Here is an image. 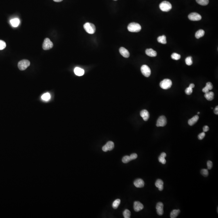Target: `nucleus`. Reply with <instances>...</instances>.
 Segmentation results:
<instances>
[{
    "instance_id": "nucleus-17",
    "label": "nucleus",
    "mask_w": 218,
    "mask_h": 218,
    "mask_svg": "<svg viewBox=\"0 0 218 218\" xmlns=\"http://www.w3.org/2000/svg\"><path fill=\"white\" fill-rule=\"evenodd\" d=\"M74 72L75 74L78 76H82L84 74V71L83 69L79 67H76L74 70Z\"/></svg>"
},
{
    "instance_id": "nucleus-32",
    "label": "nucleus",
    "mask_w": 218,
    "mask_h": 218,
    "mask_svg": "<svg viewBox=\"0 0 218 218\" xmlns=\"http://www.w3.org/2000/svg\"><path fill=\"white\" fill-rule=\"evenodd\" d=\"M130 161H131V159H130V157L129 156H126L123 157L122 159V161L124 163H127L129 162Z\"/></svg>"
},
{
    "instance_id": "nucleus-9",
    "label": "nucleus",
    "mask_w": 218,
    "mask_h": 218,
    "mask_svg": "<svg viewBox=\"0 0 218 218\" xmlns=\"http://www.w3.org/2000/svg\"><path fill=\"white\" fill-rule=\"evenodd\" d=\"M188 18L190 20L193 21H197L200 20L202 19V16L200 15L197 13H191L188 16Z\"/></svg>"
},
{
    "instance_id": "nucleus-16",
    "label": "nucleus",
    "mask_w": 218,
    "mask_h": 218,
    "mask_svg": "<svg viewBox=\"0 0 218 218\" xmlns=\"http://www.w3.org/2000/svg\"><path fill=\"white\" fill-rule=\"evenodd\" d=\"M145 53L147 55L151 57H155L156 56L157 53L155 50H153L152 48H148L145 50Z\"/></svg>"
},
{
    "instance_id": "nucleus-24",
    "label": "nucleus",
    "mask_w": 218,
    "mask_h": 218,
    "mask_svg": "<svg viewBox=\"0 0 218 218\" xmlns=\"http://www.w3.org/2000/svg\"><path fill=\"white\" fill-rule=\"evenodd\" d=\"M180 212V210H173L171 212V218H175L178 216L179 213Z\"/></svg>"
},
{
    "instance_id": "nucleus-27",
    "label": "nucleus",
    "mask_w": 218,
    "mask_h": 218,
    "mask_svg": "<svg viewBox=\"0 0 218 218\" xmlns=\"http://www.w3.org/2000/svg\"><path fill=\"white\" fill-rule=\"evenodd\" d=\"M41 98L43 100H44V101H48L50 99V94L48 93H45L42 95Z\"/></svg>"
},
{
    "instance_id": "nucleus-25",
    "label": "nucleus",
    "mask_w": 218,
    "mask_h": 218,
    "mask_svg": "<svg viewBox=\"0 0 218 218\" xmlns=\"http://www.w3.org/2000/svg\"><path fill=\"white\" fill-rule=\"evenodd\" d=\"M106 145L107 147L108 148V151H111L113 149V148L114 147V144L112 142H111V141H109V142H108Z\"/></svg>"
},
{
    "instance_id": "nucleus-39",
    "label": "nucleus",
    "mask_w": 218,
    "mask_h": 218,
    "mask_svg": "<svg viewBox=\"0 0 218 218\" xmlns=\"http://www.w3.org/2000/svg\"><path fill=\"white\" fill-rule=\"evenodd\" d=\"M129 157H130L131 160H135L137 158V155L136 153H133V154H131Z\"/></svg>"
},
{
    "instance_id": "nucleus-38",
    "label": "nucleus",
    "mask_w": 218,
    "mask_h": 218,
    "mask_svg": "<svg viewBox=\"0 0 218 218\" xmlns=\"http://www.w3.org/2000/svg\"><path fill=\"white\" fill-rule=\"evenodd\" d=\"M205 136V132H203L202 133H201L199 135H198V138L199 140H202L204 138Z\"/></svg>"
},
{
    "instance_id": "nucleus-21",
    "label": "nucleus",
    "mask_w": 218,
    "mask_h": 218,
    "mask_svg": "<svg viewBox=\"0 0 218 218\" xmlns=\"http://www.w3.org/2000/svg\"><path fill=\"white\" fill-rule=\"evenodd\" d=\"M205 32L203 30H199L196 32L195 34V37L197 39H200L204 35Z\"/></svg>"
},
{
    "instance_id": "nucleus-26",
    "label": "nucleus",
    "mask_w": 218,
    "mask_h": 218,
    "mask_svg": "<svg viewBox=\"0 0 218 218\" xmlns=\"http://www.w3.org/2000/svg\"><path fill=\"white\" fill-rule=\"evenodd\" d=\"M198 4L202 6L207 5L209 3V0H196Z\"/></svg>"
},
{
    "instance_id": "nucleus-22",
    "label": "nucleus",
    "mask_w": 218,
    "mask_h": 218,
    "mask_svg": "<svg viewBox=\"0 0 218 218\" xmlns=\"http://www.w3.org/2000/svg\"><path fill=\"white\" fill-rule=\"evenodd\" d=\"M10 22H11V25L13 27H17L19 25L20 21H19V19H18L15 18L11 19V21H10Z\"/></svg>"
},
{
    "instance_id": "nucleus-31",
    "label": "nucleus",
    "mask_w": 218,
    "mask_h": 218,
    "mask_svg": "<svg viewBox=\"0 0 218 218\" xmlns=\"http://www.w3.org/2000/svg\"><path fill=\"white\" fill-rule=\"evenodd\" d=\"M171 57L172 59H173L174 60H178L180 59L181 56L180 55L178 54V53H173L171 55Z\"/></svg>"
},
{
    "instance_id": "nucleus-42",
    "label": "nucleus",
    "mask_w": 218,
    "mask_h": 218,
    "mask_svg": "<svg viewBox=\"0 0 218 218\" xmlns=\"http://www.w3.org/2000/svg\"><path fill=\"white\" fill-rule=\"evenodd\" d=\"M202 91L203 93H206L207 92H208V91H209V90L207 88V87H205L203 88L202 89Z\"/></svg>"
},
{
    "instance_id": "nucleus-33",
    "label": "nucleus",
    "mask_w": 218,
    "mask_h": 218,
    "mask_svg": "<svg viewBox=\"0 0 218 218\" xmlns=\"http://www.w3.org/2000/svg\"><path fill=\"white\" fill-rule=\"evenodd\" d=\"M201 173L202 175L203 176L205 177H207L209 173H208V169H203L201 171Z\"/></svg>"
},
{
    "instance_id": "nucleus-18",
    "label": "nucleus",
    "mask_w": 218,
    "mask_h": 218,
    "mask_svg": "<svg viewBox=\"0 0 218 218\" xmlns=\"http://www.w3.org/2000/svg\"><path fill=\"white\" fill-rule=\"evenodd\" d=\"M199 118V117L198 116H195L193 118H191V119H190L188 120V124H189V125H190V126H193V125L195 124L197 122V121L198 120Z\"/></svg>"
},
{
    "instance_id": "nucleus-6",
    "label": "nucleus",
    "mask_w": 218,
    "mask_h": 218,
    "mask_svg": "<svg viewBox=\"0 0 218 218\" xmlns=\"http://www.w3.org/2000/svg\"><path fill=\"white\" fill-rule=\"evenodd\" d=\"M53 44L48 38H46L44 41L43 48L45 50L50 49L53 47Z\"/></svg>"
},
{
    "instance_id": "nucleus-19",
    "label": "nucleus",
    "mask_w": 218,
    "mask_h": 218,
    "mask_svg": "<svg viewBox=\"0 0 218 218\" xmlns=\"http://www.w3.org/2000/svg\"><path fill=\"white\" fill-rule=\"evenodd\" d=\"M204 97L208 101H212L213 100L214 97V93L213 92L211 91H208L205 93L204 95Z\"/></svg>"
},
{
    "instance_id": "nucleus-46",
    "label": "nucleus",
    "mask_w": 218,
    "mask_h": 218,
    "mask_svg": "<svg viewBox=\"0 0 218 218\" xmlns=\"http://www.w3.org/2000/svg\"><path fill=\"white\" fill-rule=\"evenodd\" d=\"M198 114H200V112H198Z\"/></svg>"
},
{
    "instance_id": "nucleus-37",
    "label": "nucleus",
    "mask_w": 218,
    "mask_h": 218,
    "mask_svg": "<svg viewBox=\"0 0 218 218\" xmlns=\"http://www.w3.org/2000/svg\"><path fill=\"white\" fill-rule=\"evenodd\" d=\"M207 165L208 169L210 170L212 168L213 163L212 161L209 160L207 162Z\"/></svg>"
},
{
    "instance_id": "nucleus-5",
    "label": "nucleus",
    "mask_w": 218,
    "mask_h": 218,
    "mask_svg": "<svg viewBox=\"0 0 218 218\" xmlns=\"http://www.w3.org/2000/svg\"><path fill=\"white\" fill-rule=\"evenodd\" d=\"M30 65V62L28 60L23 59L19 61L18 63V67L21 71L24 70Z\"/></svg>"
},
{
    "instance_id": "nucleus-23",
    "label": "nucleus",
    "mask_w": 218,
    "mask_h": 218,
    "mask_svg": "<svg viewBox=\"0 0 218 218\" xmlns=\"http://www.w3.org/2000/svg\"><path fill=\"white\" fill-rule=\"evenodd\" d=\"M157 40L159 43L163 44H166L167 43L166 36L165 35L160 36L157 39Z\"/></svg>"
},
{
    "instance_id": "nucleus-28",
    "label": "nucleus",
    "mask_w": 218,
    "mask_h": 218,
    "mask_svg": "<svg viewBox=\"0 0 218 218\" xmlns=\"http://www.w3.org/2000/svg\"><path fill=\"white\" fill-rule=\"evenodd\" d=\"M120 203V199H117L113 202L112 203V207L114 209H116L118 208Z\"/></svg>"
},
{
    "instance_id": "nucleus-34",
    "label": "nucleus",
    "mask_w": 218,
    "mask_h": 218,
    "mask_svg": "<svg viewBox=\"0 0 218 218\" xmlns=\"http://www.w3.org/2000/svg\"><path fill=\"white\" fill-rule=\"evenodd\" d=\"M6 47V43L4 41L0 40V50L4 49Z\"/></svg>"
},
{
    "instance_id": "nucleus-47",
    "label": "nucleus",
    "mask_w": 218,
    "mask_h": 218,
    "mask_svg": "<svg viewBox=\"0 0 218 218\" xmlns=\"http://www.w3.org/2000/svg\"><path fill=\"white\" fill-rule=\"evenodd\" d=\"M113 1H117V0H113Z\"/></svg>"
},
{
    "instance_id": "nucleus-1",
    "label": "nucleus",
    "mask_w": 218,
    "mask_h": 218,
    "mask_svg": "<svg viewBox=\"0 0 218 218\" xmlns=\"http://www.w3.org/2000/svg\"><path fill=\"white\" fill-rule=\"evenodd\" d=\"M127 28L128 30L131 32H138L140 31L142 27L139 23L132 22L129 24Z\"/></svg>"
},
{
    "instance_id": "nucleus-36",
    "label": "nucleus",
    "mask_w": 218,
    "mask_h": 218,
    "mask_svg": "<svg viewBox=\"0 0 218 218\" xmlns=\"http://www.w3.org/2000/svg\"><path fill=\"white\" fill-rule=\"evenodd\" d=\"M206 87H207V88L209 90H211L213 88V85L210 82H208L206 84Z\"/></svg>"
},
{
    "instance_id": "nucleus-11",
    "label": "nucleus",
    "mask_w": 218,
    "mask_h": 218,
    "mask_svg": "<svg viewBox=\"0 0 218 218\" xmlns=\"http://www.w3.org/2000/svg\"><path fill=\"white\" fill-rule=\"evenodd\" d=\"M142 203L138 201H136L134 203V209L136 212H139L144 208Z\"/></svg>"
},
{
    "instance_id": "nucleus-44",
    "label": "nucleus",
    "mask_w": 218,
    "mask_h": 218,
    "mask_svg": "<svg viewBox=\"0 0 218 218\" xmlns=\"http://www.w3.org/2000/svg\"><path fill=\"white\" fill-rule=\"evenodd\" d=\"M189 87H190L191 88H194V87H195V85L194 84L191 83L189 85Z\"/></svg>"
},
{
    "instance_id": "nucleus-41",
    "label": "nucleus",
    "mask_w": 218,
    "mask_h": 218,
    "mask_svg": "<svg viewBox=\"0 0 218 218\" xmlns=\"http://www.w3.org/2000/svg\"><path fill=\"white\" fill-rule=\"evenodd\" d=\"M102 150H103V151H104V152H107V151H108V148L107 147L106 145H104V146L102 147Z\"/></svg>"
},
{
    "instance_id": "nucleus-15",
    "label": "nucleus",
    "mask_w": 218,
    "mask_h": 218,
    "mask_svg": "<svg viewBox=\"0 0 218 218\" xmlns=\"http://www.w3.org/2000/svg\"><path fill=\"white\" fill-rule=\"evenodd\" d=\"M155 185L158 188L159 191H162L164 189V182L161 179H158L156 181Z\"/></svg>"
},
{
    "instance_id": "nucleus-14",
    "label": "nucleus",
    "mask_w": 218,
    "mask_h": 218,
    "mask_svg": "<svg viewBox=\"0 0 218 218\" xmlns=\"http://www.w3.org/2000/svg\"><path fill=\"white\" fill-rule=\"evenodd\" d=\"M140 115L145 121H147L149 118V113L146 110H142L140 111Z\"/></svg>"
},
{
    "instance_id": "nucleus-29",
    "label": "nucleus",
    "mask_w": 218,
    "mask_h": 218,
    "mask_svg": "<svg viewBox=\"0 0 218 218\" xmlns=\"http://www.w3.org/2000/svg\"><path fill=\"white\" fill-rule=\"evenodd\" d=\"M123 216L125 218H130L131 216V212L129 210L126 209L123 212Z\"/></svg>"
},
{
    "instance_id": "nucleus-40",
    "label": "nucleus",
    "mask_w": 218,
    "mask_h": 218,
    "mask_svg": "<svg viewBox=\"0 0 218 218\" xmlns=\"http://www.w3.org/2000/svg\"><path fill=\"white\" fill-rule=\"evenodd\" d=\"M209 128L208 126H204L203 128V131L204 132H207L208 131H209Z\"/></svg>"
},
{
    "instance_id": "nucleus-4",
    "label": "nucleus",
    "mask_w": 218,
    "mask_h": 218,
    "mask_svg": "<svg viewBox=\"0 0 218 218\" xmlns=\"http://www.w3.org/2000/svg\"><path fill=\"white\" fill-rule=\"evenodd\" d=\"M160 85L161 88L165 90L169 89L172 85V82L169 79H165L160 82Z\"/></svg>"
},
{
    "instance_id": "nucleus-35",
    "label": "nucleus",
    "mask_w": 218,
    "mask_h": 218,
    "mask_svg": "<svg viewBox=\"0 0 218 218\" xmlns=\"http://www.w3.org/2000/svg\"><path fill=\"white\" fill-rule=\"evenodd\" d=\"M185 93L187 95H190L193 92V89L192 88H191L190 87H188L187 88H186L185 90Z\"/></svg>"
},
{
    "instance_id": "nucleus-7",
    "label": "nucleus",
    "mask_w": 218,
    "mask_h": 218,
    "mask_svg": "<svg viewBox=\"0 0 218 218\" xmlns=\"http://www.w3.org/2000/svg\"><path fill=\"white\" fill-rule=\"evenodd\" d=\"M140 70L143 74L146 77H149L151 74V71L150 68L147 65H143L141 67Z\"/></svg>"
},
{
    "instance_id": "nucleus-2",
    "label": "nucleus",
    "mask_w": 218,
    "mask_h": 218,
    "mask_svg": "<svg viewBox=\"0 0 218 218\" xmlns=\"http://www.w3.org/2000/svg\"><path fill=\"white\" fill-rule=\"evenodd\" d=\"M84 28L86 32L89 34H93L95 32L96 27L95 25L91 23L87 22L84 25Z\"/></svg>"
},
{
    "instance_id": "nucleus-30",
    "label": "nucleus",
    "mask_w": 218,
    "mask_h": 218,
    "mask_svg": "<svg viewBox=\"0 0 218 218\" xmlns=\"http://www.w3.org/2000/svg\"><path fill=\"white\" fill-rule=\"evenodd\" d=\"M185 63L188 66H191L193 64V60L191 57H188L185 59Z\"/></svg>"
},
{
    "instance_id": "nucleus-13",
    "label": "nucleus",
    "mask_w": 218,
    "mask_h": 218,
    "mask_svg": "<svg viewBox=\"0 0 218 218\" xmlns=\"http://www.w3.org/2000/svg\"><path fill=\"white\" fill-rule=\"evenodd\" d=\"M119 52L120 54L125 58H128L130 56V53L125 48L121 47L120 48Z\"/></svg>"
},
{
    "instance_id": "nucleus-45",
    "label": "nucleus",
    "mask_w": 218,
    "mask_h": 218,
    "mask_svg": "<svg viewBox=\"0 0 218 218\" xmlns=\"http://www.w3.org/2000/svg\"><path fill=\"white\" fill-rule=\"evenodd\" d=\"M53 1L55 2H60L62 1L63 0H53Z\"/></svg>"
},
{
    "instance_id": "nucleus-12",
    "label": "nucleus",
    "mask_w": 218,
    "mask_h": 218,
    "mask_svg": "<svg viewBox=\"0 0 218 218\" xmlns=\"http://www.w3.org/2000/svg\"><path fill=\"white\" fill-rule=\"evenodd\" d=\"M134 185L137 188H142L144 186L145 183L144 181L140 178H138L134 182Z\"/></svg>"
},
{
    "instance_id": "nucleus-43",
    "label": "nucleus",
    "mask_w": 218,
    "mask_h": 218,
    "mask_svg": "<svg viewBox=\"0 0 218 218\" xmlns=\"http://www.w3.org/2000/svg\"><path fill=\"white\" fill-rule=\"evenodd\" d=\"M214 113L215 114H216L218 115V106H216V107L214 109Z\"/></svg>"
},
{
    "instance_id": "nucleus-8",
    "label": "nucleus",
    "mask_w": 218,
    "mask_h": 218,
    "mask_svg": "<svg viewBox=\"0 0 218 218\" xmlns=\"http://www.w3.org/2000/svg\"><path fill=\"white\" fill-rule=\"evenodd\" d=\"M167 124V120L165 116H161L158 118L156 123V126L158 127H163L166 126Z\"/></svg>"
},
{
    "instance_id": "nucleus-10",
    "label": "nucleus",
    "mask_w": 218,
    "mask_h": 218,
    "mask_svg": "<svg viewBox=\"0 0 218 218\" xmlns=\"http://www.w3.org/2000/svg\"><path fill=\"white\" fill-rule=\"evenodd\" d=\"M164 204L161 202H159L157 203L156 209L157 210V214L160 216L163 215L164 213Z\"/></svg>"
},
{
    "instance_id": "nucleus-20",
    "label": "nucleus",
    "mask_w": 218,
    "mask_h": 218,
    "mask_svg": "<svg viewBox=\"0 0 218 218\" xmlns=\"http://www.w3.org/2000/svg\"><path fill=\"white\" fill-rule=\"evenodd\" d=\"M166 156V154L165 153H164V152L162 153L161 155H160V156H159V158H158V160H159V162L162 163V164H166V160L165 158Z\"/></svg>"
},
{
    "instance_id": "nucleus-3",
    "label": "nucleus",
    "mask_w": 218,
    "mask_h": 218,
    "mask_svg": "<svg viewBox=\"0 0 218 218\" xmlns=\"http://www.w3.org/2000/svg\"><path fill=\"white\" fill-rule=\"evenodd\" d=\"M159 7L162 11L168 12L170 11L172 8L171 4L168 1H164L160 4Z\"/></svg>"
}]
</instances>
